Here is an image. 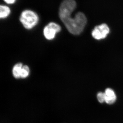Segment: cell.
<instances>
[{
  "label": "cell",
  "instance_id": "cell-1",
  "mask_svg": "<svg viewBox=\"0 0 123 123\" xmlns=\"http://www.w3.org/2000/svg\"><path fill=\"white\" fill-rule=\"evenodd\" d=\"M76 7L74 0H64L61 4L59 16L62 21L72 34L77 35L82 33L86 25V17L82 12H78L73 18L72 12Z\"/></svg>",
  "mask_w": 123,
  "mask_h": 123
},
{
  "label": "cell",
  "instance_id": "cell-2",
  "mask_svg": "<svg viewBox=\"0 0 123 123\" xmlns=\"http://www.w3.org/2000/svg\"><path fill=\"white\" fill-rule=\"evenodd\" d=\"M19 20L25 29L31 30L38 24L39 18L36 12L31 10L26 9L21 13Z\"/></svg>",
  "mask_w": 123,
  "mask_h": 123
},
{
  "label": "cell",
  "instance_id": "cell-3",
  "mask_svg": "<svg viewBox=\"0 0 123 123\" xmlns=\"http://www.w3.org/2000/svg\"><path fill=\"white\" fill-rule=\"evenodd\" d=\"M61 30V28L59 25L51 22L44 28L43 34L46 39L51 40L55 38L56 34L60 32Z\"/></svg>",
  "mask_w": 123,
  "mask_h": 123
},
{
  "label": "cell",
  "instance_id": "cell-4",
  "mask_svg": "<svg viewBox=\"0 0 123 123\" xmlns=\"http://www.w3.org/2000/svg\"><path fill=\"white\" fill-rule=\"evenodd\" d=\"M110 32V29L106 24H102L96 26L92 31V35L94 39L98 40L104 39Z\"/></svg>",
  "mask_w": 123,
  "mask_h": 123
},
{
  "label": "cell",
  "instance_id": "cell-5",
  "mask_svg": "<svg viewBox=\"0 0 123 123\" xmlns=\"http://www.w3.org/2000/svg\"><path fill=\"white\" fill-rule=\"evenodd\" d=\"M105 102L108 104H112L116 102L117 96L113 90L108 88L105 90Z\"/></svg>",
  "mask_w": 123,
  "mask_h": 123
},
{
  "label": "cell",
  "instance_id": "cell-6",
  "mask_svg": "<svg viewBox=\"0 0 123 123\" xmlns=\"http://www.w3.org/2000/svg\"><path fill=\"white\" fill-rule=\"evenodd\" d=\"M11 10L8 6L0 5V19H5L10 15Z\"/></svg>",
  "mask_w": 123,
  "mask_h": 123
},
{
  "label": "cell",
  "instance_id": "cell-7",
  "mask_svg": "<svg viewBox=\"0 0 123 123\" xmlns=\"http://www.w3.org/2000/svg\"><path fill=\"white\" fill-rule=\"evenodd\" d=\"M23 64L21 63H18L14 65L12 69L13 76L16 78H21V73L23 68Z\"/></svg>",
  "mask_w": 123,
  "mask_h": 123
},
{
  "label": "cell",
  "instance_id": "cell-8",
  "mask_svg": "<svg viewBox=\"0 0 123 123\" xmlns=\"http://www.w3.org/2000/svg\"><path fill=\"white\" fill-rule=\"evenodd\" d=\"M30 73V69L27 66H23L21 73V78H26Z\"/></svg>",
  "mask_w": 123,
  "mask_h": 123
},
{
  "label": "cell",
  "instance_id": "cell-9",
  "mask_svg": "<svg viewBox=\"0 0 123 123\" xmlns=\"http://www.w3.org/2000/svg\"><path fill=\"white\" fill-rule=\"evenodd\" d=\"M105 93L103 92H99L97 94V99L100 103H102L105 102Z\"/></svg>",
  "mask_w": 123,
  "mask_h": 123
},
{
  "label": "cell",
  "instance_id": "cell-10",
  "mask_svg": "<svg viewBox=\"0 0 123 123\" xmlns=\"http://www.w3.org/2000/svg\"><path fill=\"white\" fill-rule=\"evenodd\" d=\"M8 5H12L15 3L17 0H3Z\"/></svg>",
  "mask_w": 123,
  "mask_h": 123
}]
</instances>
